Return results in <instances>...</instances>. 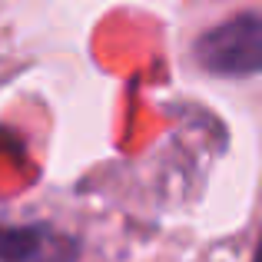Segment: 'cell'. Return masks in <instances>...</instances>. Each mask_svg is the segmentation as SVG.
<instances>
[{"label":"cell","mask_w":262,"mask_h":262,"mask_svg":"<svg viewBox=\"0 0 262 262\" xmlns=\"http://www.w3.org/2000/svg\"><path fill=\"white\" fill-rule=\"evenodd\" d=\"M256 262H262V243H259V252H256Z\"/></svg>","instance_id":"3"},{"label":"cell","mask_w":262,"mask_h":262,"mask_svg":"<svg viewBox=\"0 0 262 262\" xmlns=\"http://www.w3.org/2000/svg\"><path fill=\"white\" fill-rule=\"evenodd\" d=\"M60 239L33 229H4L0 232V262H70L60 256Z\"/></svg>","instance_id":"2"},{"label":"cell","mask_w":262,"mask_h":262,"mask_svg":"<svg viewBox=\"0 0 262 262\" xmlns=\"http://www.w3.org/2000/svg\"><path fill=\"white\" fill-rule=\"evenodd\" d=\"M196 57L206 70L223 77H249L262 70V20L236 17L209 30L196 47Z\"/></svg>","instance_id":"1"}]
</instances>
